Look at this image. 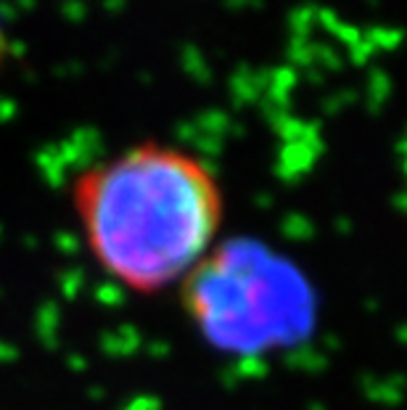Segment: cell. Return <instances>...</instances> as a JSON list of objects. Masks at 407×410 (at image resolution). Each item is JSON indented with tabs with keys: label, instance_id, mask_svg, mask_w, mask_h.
Wrapping results in <instances>:
<instances>
[{
	"label": "cell",
	"instance_id": "6da1fadb",
	"mask_svg": "<svg viewBox=\"0 0 407 410\" xmlns=\"http://www.w3.org/2000/svg\"><path fill=\"white\" fill-rule=\"evenodd\" d=\"M71 207L103 273L140 297L183 286L217 249L225 225L212 167L156 140L80 172Z\"/></svg>",
	"mask_w": 407,
	"mask_h": 410
}]
</instances>
